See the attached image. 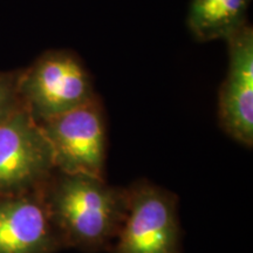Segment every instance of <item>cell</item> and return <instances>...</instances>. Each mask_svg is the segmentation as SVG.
<instances>
[{
	"mask_svg": "<svg viewBox=\"0 0 253 253\" xmlns=\"http://www.w3.org/2000/svg\"><path fill=\"white\" fill-rule=\"evenodd\" d=\"M128 190L110 186L104 178L59 172L45 205L60 242L95 251L118 235L125 219Z\"/></svg>",
	"mask_w": 253,
	"mask_h": 253,
	"instance_id": "cell-1",
	"label": "cell"
},
{
	"mask_svg": "<svg viewBox=\"0 0 253 253\" xmlns=\"http://www.w3.org/2000/svg\"><path fill=\"white\" fill-rule=\"evenodd\" d=\"M18 94L24 108L39 123L97 96L89 72L68 49L47 50L19 71Z\"/></svg>",
	"mask_w": 253,
	"mask_h": 253,
	"instance_id": "cell-2",
	"label": "cell"
},
{
	"mask_svg": "<svg viewBox=\"0 0 253 253\" xmlns=\"http://www.w3.org/2000/svg\"><path fill=\"white\" fill-rule=\"evenodd\" d=\"M62 173H84L103 178L107 134L99 97L40 123Z\"/></svg>",
	"mask_w": 253,
	"mask_h": 253,
	"instance_id": "cell-3",
	"label": "cell"
},
{
	"mask_svg": "<svg viewBox=\"0 0 253 253\" xmlns=\"http://www.w3.org/2000/svg\"><path fill=\"white\" fill-rule=\"evenodd\" d=\"M114 253H181L173 195L149 183L129 189L126 216L116 235Z\"/></svg>",
	"mask_w": 253,
	"mask_h": 253,
	"instance_id": "cell-4",
	"label": "cell"
},
{
	"mask_svg": "<svg viewBox=\"0 0 253 253\" xmlns=\"http://www.w3.org/2000/svg\"><path fill=\"white\" fill-rule=\"evenodd\" d=\"M54 169L45 132L23 106L0 122V197L24 194Z\"/></svg>",
	"mask_w": 253,
	"mask_h": 253,
	"instance_id": "cell-5",
	"label": "cell"
},
{
	"mask_svg": "<svg viewBox=\"0 0 253 253\" xmlns=\"http://www.w3.org/2000/svg\"><path fill=\"white\" fill-rule=\"evenodd\" d=\"M226 77L219 89L218 115L223 130L251 149L253 145V28L246 24L225 40Z\"/></svg>",
	"mask_w": 253,
	"mask_h": 253,
	"instance_id": "cell-6",
	"label": "cell"
},
{
	"mask_svg": "<svg viewBox=\"0 0 253 253\" xmlns=\"http://www.w3.org/2000/svg\"><path fill=\"white\" fill-rule=\"evenodd\" d=\"M59 243L45 202L23 194L0 199V253H50Z\"/></svg>",
	"mask_w": 253,
	"mask_h": 253,
	"instance_id": "cell-7",
	"label": "cell"
},
{
	"mask_svg": "<svg viewBox=\"0 0 253 253\" xmlns=\"http://www.w3.org/2000/svg\"><path fill=\"white\" fill-rule=\"evenodd\" d=\"M252 0H192L188 27L196 40H226L249 23Z\"/></svg>",
	"mask_w": 253,
	"mask_h": 253,
	"instance_id": "cell-8",
	"label": "cell"
},
{
	"mask_svg": "<svg viewBox=\"0 0 253 253\" xmlns=\"http://www.w3.org/2000/svg\"><path fill=\"white\" fill-rule=\"evenodd\" d=\"M18 79L19 71L0 73V122L23 106L18 94Z\"/></svg>",
	"mask_w": 253,
	"mask_h": 253,
	"instance_id": "cell-9",
	"label": "cell"
}]
</instances>
